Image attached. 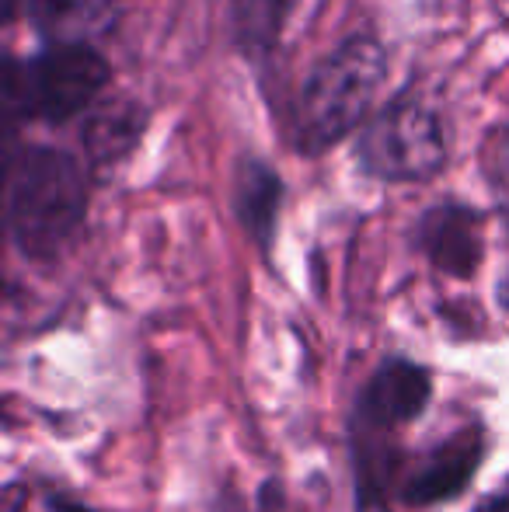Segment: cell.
Wrapping results in <instances>:
<instances>
[{"label":"cell","mask_w":509,"mask_h":512,"mask_svg":"<svg viewBox=\"0 0 509 512\" xmlns=\"http://www.w3.org/2000/svg\"><path fill=\"white\" fill-rule=\"evenodd\" d=\"M7 234L28 262H56L88 220V164L70 150L21 143L4 157Z\"/></svg>","instance_id":"6da1fadb"},{"label":"cell","mask_w":509,"mask_h":512,"mask_svg":"<svg viewBox=\"0 0 509 512\" xmlns=\"http://www.w3.org/2000/svg\"><path fill=\"white\" fill-rule=\"evenodd\" d=\"M387 77V49L377 35L353 32L335 42L300 81L293 98V147L304 157H321L349 140L374 115Z\"/></svg>","instance_id":"7a4b0ae2"},{"label":"cell","mask_w":509,"mask_h":512,"mask_svg":"<svg viewBox=\"0 0 509 512\" xmlns=\"http://www.w3.org/2000/svg\"><path fill=\"white\" fill-rule=\"evenodd\" d=\"M112 84V67L95 46H46L32 60L4 56L0 112H4V157L18 147V126L39 119L46 126L88 115Z\"/></svg>","instance_id":"3957f363"},{"label":"cell","mask_w":509,"mask_h":512,"mask_svg":"<svg viewBox=\"0 0 509 512\" xmlns=\"http://www.w3.org/2000/svg\"><path fill=\"white\" fill-rule=\"evenodd\" d=\"M450 136L440 108L429 105L415 88H405L377 108L356 133V161L374 182L415 185L447 168Z\"/></svg>","instance_id":"277c9868"},{"label":"cell","mask_w":509,"mask_h":512,"mask_svg":"<svg viewBox=\"0 0 509 512\" xmlns=\"http://www.w3.org/2000/svg\"><path fill=\"white\" fill-rule=\"evenodd\" d=\"M489 453V436L482 422H468L447 439L426 450L408 471H401L398 502L408 509H433L443 502H454L468 492L478 467Z\"/></svg>","instance_id":"5b68a950"},{"label":"cell","mask_w":509,"mask_h":512,"mask_svg":"<svg viewBox=\"0 0 509 512\" xmlns=\"http://www.w3.org/2000/svg\"><path fill=\"white\" fill-rule=\"evenodd\" d=\"M429 401H433V373L415 359L391 356L363 384L349 425L398 436L408 422H415L429 408Z\"/></svg>","instance_id":"8992f818"},{"label":"cell","mask_w":509,"mask_h":512,"mask_svg":"<svg viewBox=\"0 0 509 512\" xmlns=\"http://www.w3.org/2000/svg\"><path fill=\"white\" fill-rule=\"evenodd\" d=\"M415 248L436 272L468 283L485 262V216L457 199L429 206L415 223Z\"/></svg>","instance_id":"52a82bcc"},{"label":"cell","mask_w":509,"mask_h":512,"mask_svg":"<svg viewBox=\"0 0 509 512\" xmlns=\"http://www.w3.org/2000/svg\"><path fill=\"white\" fill-rule=\"evenodd\" d=\"M286 199L283 175L272 168L262 157H241L238 171H234V213L238 223L245 227V234L252 237V244L262 251V258L272 255L276 244V227H279V209Z\"/></svg>","instance_id":"ba28073f"},{"label":"cell","mask_w":509,"mask_h":512,"mask_svg":"<svg viewBox=\"0 0 509 512\" xmlns=\"http://www.w3.org/2000/svg\"><path fill=\"white\" fill-rule=\"evenodd\" d=\"M150 126V108L136 98H105L84 115L81 122V147L91 168H112L123 164L136 150Z\"/></svg>","instance_id":"9c48e42d"},{"label":"cell","mask_w":509,"mask_h":512,"mask_svg":"<svg viewBox=\"0 0 509 512\" xmlns=\"http://www.w3.org/2000/svg\"><path fill=\"white\" fill-rule=\"evenodd\" d=\"M25 14L46 46H91L119 18V0H25Z\"/></svg>","instance_id":"30bf717a"},{"label":"cell","mask_w":509,"mask_h":512,"mask_svg":"<svg viewBox=\"0 0 509 512\" xmlns=\"http://www.w3.org/2000/svg\"><path fill=\"white\" fill-rule=\"evenodd\" d=\"M300 0H227V35L245 60H265L279 49Z\"/></svg>","instance_id":"8fae6325"},{"label":"cell","mask_w":509,"mask_h":512,"mask_svg":"<svg viewBox=\"0 0 509 512\" xmlns=\"http://www.w3.org/2000/svg\"><path fill=\"white\" fill-rule=\"evenodd\" d=\"M485 182H489L509 227V119L499 122L489 136V147H485Z\"/></svg>","instance_id":"7c38bea8"},{"label":"cell","mask_w":509,"mask_h":512,"mask_svg":"<svg viewBox=\"0 0 509 512\" xmlns=\"http://www.w3.org/2000/svg\"><path fill=\"white\" fill-rule=\"evenodd\" d=\"M258 509H262V512H279V509H283V481H279V478L262 481V488H258Z\"/></svg>","instance_id":"4fadbf2b"},{"label":"cell","mask_w":509,"mask_h":512,"mask_svg":"<svg viewBox=\"0 0 509 512\" xmlns=\"http://www.w3.org/2000/svg\"><path fill=\"white\" fill-rule=\"evenodd\" d=\"M46 509L49 512H102L81 499H70V495H46Z\"/></svg>","instance_id":"5bb4252c"},{"label":"cell","mask_w":509,"mask_h":512,"mask_svg":"<svg viewBox=\"0 0 509 512\" xmlns=\"http://www.w3.org/2000/svg\"><path fill=\"white\" fill-rule=\"evenodd\" d=\"M471 512H509V495L506 492L489 495V499H482Z\"/></svg>","instance_id":"9a60e30c"},{"label":"cell","mask_w":509,"mask_h":512,"mask_svg":"<svg viewBox=\"0 0 509 512\" xmlns=\"http://www.w3.org/2000/svg\"><path fill=\"white\" fill-rule=\"evenodd\" d=\"M356 512H391V506L387 502H360Z\"/></svg>","instance_id":"2e32d148"},{"label":"cell","mask_w":509,"mask_h":512,"mask_svg":"<svg viewBox=\"0 0 509 512\" xmlns=\"http://www.w3.org/2000/svg\"><path fill=\"white\" fill-rule=\"evenodd\" d=\"M14 14H18V0H4V21L7 25L14 21Z\"/></svg>","instance_id":"e0dca14e"}]
</instances>
